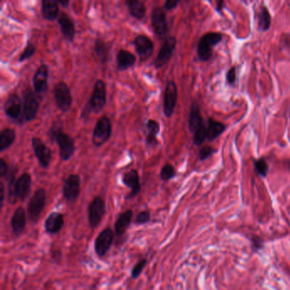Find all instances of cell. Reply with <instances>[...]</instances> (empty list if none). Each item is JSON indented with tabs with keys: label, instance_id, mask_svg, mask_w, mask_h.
<instances>
[{
	"label": "cell",
	"instance_id": "cell-1",
	"mask_svg": "<svg viewBox=\"0 0 290 290\" xmlns=\"http://www.w3.org/2000/svg\"><path fill=\"white\" fill-rule=\"evenodd\" d=\"M188 128L194 136L193 143L196 146H201L207 140V124H205L197 102H193L191 106Z\"/></svg>",
	"mask_w": 290,
	"mask_h": 290
},
{
	"label": "cell",
	"instance_id": "cell-2",
	"mask_svg": "<svg viewBox=\"0 0 290 290\" xmlns=\"http://www.w3.org/2000/svg\"><path fill=\"white\" fill-rule=\"evenodd\" d=\"M50 137L56 140L59 146V155L62 161H68L75 152V142L69 135L64 133L61 128L51 129Z\"/></svg>",
	"mask_w": 290,
	"mask_h": 290
},
{
	"label": "cell",
	"instance_id": "cell-3",
	"mask_svg": "<svg viewBox=\"0 0 290 290\" xmlns=\"http://www.w3.org/2000/svg\"><path fill=\"white\" fill-rule=\"evenodd\" d=\"M106 103V87L103 80L98 79L94 85L93 92L88 103V108L85 107L82 114L87 113V115L91 111L98 114L102 111ZM87 117V116H86Z\"/></svg>",
	"mask_w": 290,
	"mask_h": 290
},
{
	"label": "cell",
	"instance_id": "cell-4",
	"mask_svg": "<svg viewBox=\"0 0 290 290\" xmlns=\"http://www.w3.org/2000/svg\"><path fill=\"white\" fill-rule=\"evenodd\" d=\"M221 40V33H208L202 36L197 46V56L200 61H210L213 56V48Z\"/></svg>",
	"mask_w": 290,
	"mask_h": 290
},
{
	"label": "cell",
	"instance_id": "cell-5",
	"mask_svg": "<svg viewBox=\"0 0 290 290\" xmlns=\"http://www.w3.org/2000/svg\"><path fill=\"white\" fill-rule=\"evenodd\" d=\"M46 203V192L43 188L37 190L33 197H31L28 205V213L29 219L33 223H37L44 210Z\"/></svg>",
	"mask_w": 290,
	"mask_h": 290
},
{
	"label": "cell",
	"instance_id": "cell-6",
	"mask_svg": "<svg viewBox=\"0 0 290 290\" xmlns=\"http://www.w3.org/2000/svg\"><path fill=\"white\" fill-rule=\"evenodd\" d=\"M53 93L57 107L64 113L69 111L73 104V97L69 85L61 81L54 87Z\"/></svg>",
	"mask_w": 290,
	"mask_h": 290
},
{
	"label": "cell",
	"instance_id": "cell-7",
	"mask_svg": "<svg viewBox=\"0 0 290 290\" xmlns=\"http://www.w3.org/2000/svg\"><path fill=\"white\" fill-rule=\"evenodd\" d=\"M111 123L108 117H102L96 123L92 137V142L96 146L105 144L111 137Z\"/></svg>",
	"mask_w": 290,
	"mask_h": 290
},
{
	"label": "cell",
	"instance_id": "cell-8",
	"mask_svg": "<svg viewBox=\"0 0 290 290\" xmlns=\"http://www.w3.org/2000/svg\"><path fill=\"white\" fill-rule=\"evenodd\" d=\"M106 212V204L101 197H94L88 207V219L90 227L95 229L101 224Z\"/></svg>",
	"mask_w": 290,
	"mask_h": 290
},
{
	"label": "cell",
	"instance_id": "cell-9",
	"mask_svg": "<svg viewBox=\"0 0 290 290\" xmlns=\"http://www.w3.org/2000/svg\"><path fill=\"white\" fill-rule=\"evenodd\" d=\"M176 43V38L174 37H168L164 39V43H163V46H162L161 49H160V51L157 56L155 62H154V65H155V68L157 69H161L169 62V60L172 57V55L174 53V50H175Z\"/></svg>",
	"mask_w": 290,
	"mask_h": 290
},
{
	"label": "cell",
	"instance_id": "cell-10",
	"mask_svg": "<svg viewBox=\"0 0 290 290\" xmlns=\"http://www.w3.org/2000/svg\"><path fill=\"white\" fill-rule=\"evenodd\" d=\"M177 97H178V91H177L176 84L174 81H169L164 91V104H163L164 114L166 118H170L174 114V109L176 106Z\"/></svg>",
	"mask_w": 290,
	"mask_h": 290
},
{
	"label": "cell",
	"instance_id": "cell-11",
	"mask_svg": "<svg viewBox=\"0 0 290 290\" xmlns=\"http://www.w3.org/2000/svg\"><path fill=\"white\" fill-rule=\"evenodd\" d=\"M151 26L157 35L160 38L165 37L169 33V27L164 9L160 7L154 8L151 11Z\"/></svg>",
	"mask_w": 290,
	"mask_h": 290
},
{
	"label": "cell",
	"instance_id": "cell-12",
	"mask_svg": "<svg viewBox=\"0 0 290 290\" xmlns=\"http://www.w3.org/2000/svg\"><path fill=\"white\" fill-rule=\"evenodd\" d=\"M114 240V232L107 227L100 232L95 241V251L99 257H103L108 252Z\"/></svg>",
	"mask_w": 290,
	"mask_h": 290
},
{
	"label": "cell",
	"instance_id": "cell-13",
	"mask_svg": "<svg viewBox=\"0 0 290 290\" xmlns=\"http://www.w3.org/2000/svg\"><path fill=\"white\" fill-rule=\"evenodd\" d=\"M39 108V102L33 91L27 90L23 96V114L26 121L31 122L35 119Z\"/></svg>",
	"mask_w": 290,
	"mask_h": 290
},
{
	"label": "cell",
	"instance_id": "cell-14",
	"mask_svg": "<svg viewBox=\"0 0 290 290\" xmlns=\"http://www.w3.org/2000/svg\"><path fill=\"white\" fill-rule=\"evenodd\" d=\"M32 146L39 165L43 169L49 168L51 160V149L49 148L48 146L43 143V141L38 137L32 138Z\"/></svg>",
	"mask_w": 290,
	"mask_h": 290
},
{
	"label": "cell",
	"instance_id": "cell-15",
	"mask_svg": "<svg viewBox=\"0 0 290 290\" xmlns=\"http://www.w3.org/2000/svg\"><path fill=\"white\" fill-rule=\"evenodd\" d=\"M81 179L78 174H71L66 178L63 186L64 197L69 202H75L80 194Z\"/></svg>",
	"mask_w": 290,
	"mask_h": 290
},
{
	"label": "cell",
	"instance_id": "cell-16",
	"mask_svg": "<svg viewBox=\"0 0 290 290\" xmlns=\"http://www.w3.org/2000/svg\"><path fill=\"white\" fill-rule=\"evenodd\" d=\"M134 46L141 61L148 60L153 53L154 44L152 41L143 34L137 36L134 39Z\"/></svg>",
	"mask_w": 290,
	"mask_h": 290
},
{
	"label": "cell",
	"instance_id": "cell-17",
	"mask_svg": "<svg viewBox=\"0 0 290 290\" xmlns=\"http://www.w3.org/2000/svg\"><path fill=\"white\" fill-rule=\"evenodd\" d=\"M49 69L46 64H41L33 76V83L34 91L38 95L48 91Z\"/></svg>",
	"mask_w": 290,
	"mask_h": 290
},
{
	"label": "cell",
	"instance_id": "cell-18",
	"mask_svg": "<svg viewBox=\"0 0 290 290\" xmlns=\"http://www.w3.org/2000/svg\"><path fill=\"white\" fill-rule=\"evenodd\" d=\"M122 182L124 183V186L129 187L131 190L129 195L127 196V199H131L137 197L139 194L141 190H142V186H141V182H140L139 173L137 169H131L129 172H127L124 174Z\"/></svg>",
	"mask_w": 290,
	"mask_h": 290
},
{
	"label": "cell",
	"instance_id": "cell-19",
	"mask_svg": "<svg viewBox=\"0 0 290 290\" xmlns=\"http://www.w3.org/2000/svg\"><path fill=\"white\" fill-rule=\"evenodd\" d=\"M32 187V177L29 173H23L16 180L15 183V193L18 199L25 201L30 194Z\"/></svg>",
	"mask_w": 290,
	"mask_h": 290
},
{
	"label": "cell",
	"instance_id": "cell-20",
	"mask_svg": "<svg viewBox=\"0 0 290 290\" xmlns=\"http://www.w3.org/2000/svg\"><path fill=\"white\" fill-rule=\"evenodd\" d=\"M21 108L23 105L17 94H11L5 102L4 107L6 116L12 120H17L20 118Z\"/></svg>",
	"mask_w": 290,
	"mask_h": 290
},
{
	"label": "cell",
	"instance_id": "cell-21",
	"mask_svg": "<svg viewBox=\"0 0 290 290\" xmlns=\"http://www.w3.org/2000/svg\"><path fill=\"white\" fill-rule=\"evenodd\" d=\"M10 225L12 228L13 233L15 236H20L23 234L25 231L26 226H27V211L24 208L18 207L15 210V212L13 213Z\"/></svg>",
	"mask_w": 290,
	"mask_h": 290
},
{
	"label": "cell",
	"instance_id": "cell-22",
	"mask_svg": "<svg viewBox=\"0 0 290 290\" xmlns=\"http://www.w3.org/2000/svg\"><path fill=\"white\" fill-rule=\"evenodd\" d=\"M65 219L61 213L53 212L49 215L44 222V228L49 234H56L64 227Z\"/></svg>",
	"mask_w": 290,
	"mask_h": 290
},
{
	"label": "cell",
	"instance_id": "cell-23",
	"mask_svg": "<svg viewBox=\"0 0 290 290\" xmlns=\"http://www.w3.org/2000/svg\"><path fill=\"white\" fill-rule=\"evenodd\" d=\"M58 23L64 38L71 43L73 42L76 32L73 20L66 15V13L62 12L59 17Z\"/></svg>",
	"mask_w": 290,
	"mask_h": 290
},
{
	"label": "cell",
	"instance_id": "cell-24",
	"mask_svg": "<svg viewBox=\"0 0 290 290\" xmlns=\"http://www.w3.org/2000/svg\"><path fill=\"white\" fill-rule=\"evenodd\" d=\"M137 56L129 51L120 50L117 54V66L119 71H124L135 66Z\"/></svg>",
	"mask_w": 290,
	"mask_h": 290
},
{
	"label": "cell",
	"instance_id": "cell-25",
	"mask_svg": "<svg viewBox=\"0 0 290 290\" xmlns=\"http://www.w3.org/2000/svg\"><path fill=\"white\" fill-rule=\"evenodd\" d=\"M133 215H134V213L131 210H126L119 215L114 225V229H115L117 236H122L125 233L127 229L131 224Z\"/></svg>",
	"mask_w": 290,
	"mask_h": 290
},
{
	"label": "cell",
	"instance_id": "cell-26",
	"mask_svg": "<svg viewBox=\"0 0 290 290\" xmlns=\"http://www.w3.org/2000/svg\"><path fill=\"white\" fill-rule=\"evenodd\" d=\"M41 14L46 20H55L59 14V3L52 0H43L41 2Z\"/></svg>",
	"mask_w": 290,
	"mask_h": 290
},
{
	"label": "cell",
	"instance_id": "cell-27",
	"mask_svg": "<svg viewBox=\"0 0 290 290\" xmlns=\"http://www.w3.org/2000/svg\"><path fill=\"white\" fill-rule=\"evenodd\" d=\"M226 125L220 122L216 121L215 119H208L207 124V140L209 142H213L217 139L220 135L226 130Z\"/></svg>",
	"mask_w": 290,
	"mask_h": 290
},
{
	"label": "cell",
	"instance_id": "cell-28",
	"mask_svg": "<svg viewBox=\"0 0 290 290\" xmlns=\"http://www.w3.org/2000/svg\"><path fill=\"white\" fill-rule=\"evenodd\" d=\"M125 4H126L128 10L131 16L137 18L138 20H142L145 17L146 8L144 3L142 1L132 0V1H126Z\"/></svg>",
	"mask_w": 290,
	"mask_h": 290
},
{
	"label": "cell",
	"instance_id": "cell-29",
	"mask_svg": "<svg viewBox=\"0 0 290 290\" xmlns=\"http://www.w3.org/2000/svg\"><path fill=\"white\" fill-rule=\"evenodd\" d=\"M258 28L260 32H266L269 30L272 23V16L267 8L265 5H261L257 13Z\"/></svg>",
	"mask_w": 290,
	"mask_h": 290
},
{
	"label": "cell",
	"instance_id": "cell-30",
	"mask_svg": "<svg viewBox=\"0 0 290 290\" xmlns=\"http://www.w3.org/2000/svg\"><path fill=\"white\" fill-rule=\"evenodd\" d=\"M146 129L148 131V134L146 136V143L148 146H156L159 142L157 136L160 131V124L156 120L149 119L146 123Z\"/></svg>",
	"mask_w": 290,
	"mask_h": 290
},
{
	"label": "cell",
	"instance_id": "cell-31",
	"mask_svg": "<svg viewBox=\"0 0 290 290\" xmlns=\"http://www.w3.org/2000/svg\"><path fill=\"white\" fill-rule=\"evenodd\" d=\"M16 134L13 129L6 128L0 133V151H4L12 146L15 142Z\"/></svg>",
	"mask_w": 290,
	"mask_h": 290
},
{
	"label": "cell",
	"instance_id": "cell-32",
	"mask_svg": "<svg viewBox=\"0 0 290 290\" xmlns=\"http://www.w3.org/2000/svg\"><path fill=\"white\" fill-rule=\"evenodd\" d=\"M109 51H110V48L104 42L103 39H101V38L96 39L95 52H96V56L101 61V63H106V61H108Z\"/></svg>",
	"mask_w": 290,
	"mask_h": 290
},
{
	"label": "cell",
	"instance_id": "cell-33",
	"mask_svg": "<svg viewBox=\"0 0 290 290\" xmlns=\"http://www.w3.org/2000/svg\"><path fill=\"white\" fill-rule=\"evenodd\" d=\"M255 169L260 176L265 177L269 171V165L264 158H260L255 160Z\"/></svg>",
	"mask_w": 290,
	"mask_h": 290
},
{
	"label": "cell",
	"instance_id": "cell-34",
	"mask_svg": "<svg viewBox=\"0 0 290 290\" xmlns=\"http://www.w3.org/2000/svg\"><path fill=\"white\" fill-rule=\"evenodd\" d=\"M176 174L174 166L170 164H166L162 168L160 171V178L164 182H168L169 180L173 179Z\"/></svg>",
	"mask_w": 290,
	"mask_h": 290
},
{
	"label": "cell",
	"instance_id": "cell-35",
	"mask_svg": "<svg viewBox=\"0 0 290 290\" xmlns=\"http://www.w3.org/2000/svg\"><path fill=\"white\" fill-rule=\"evenodd\" d=\"M15 183H16V180L15 178V174H12L10 176L9 187H8V200L11 205L15 204L16 200L18 199L16 193H15Z\"/></svg>",
	"mask_w": 290,
	"mask_h": 290
},
{
	"label": "cell",
	"instance_id": "cell-36",
	"mask_svg": "<svg viewBox=\"0 0 290 290\" xmlns=\"http://www.w3.org/2000/svg\"><path fill=\"white\" fill-rule=\"evenodd\" d=\"M35 52L36 46L33 43H31L30 41H28L25 49H24V51L20 54L19 61L23 62V61H27L28 59H30L31 57H33Z\"/></svg>",
	"mask_w": 290,
	"mask_h": 290
},
{
	"label": "cell",
	"instance_id": "cell-37",
	"mask_svg": "<svg viewBox=\"0 0 290 290\" xmlns=\"http://www.w3.org/2000/svg\"><path fill=\"white\" fill-rule=\"evenodd\" d=\"M146 264H147L146 259H142L139 262L137 263L133 269H132L131 278H134V279L139 278L140 275L142 274V272L144 270V268L146 267Z\"/></svg>",
	"mask_w": 290,
	"mask_h": 290
},
{
	"label": "cell",
	"instance_id": "cell-38",
	"mask_svg": "<svg viewBox=\"0 0 290 290\" xmlns=\"http://www.w3.org/2000/svg\"><path fill=\"white\" fill-rule=\"evenodd\" d=\"M216 151H217V150L212 147V146H203L199 151L200 160L205 161L206 159H209L210 157L212 156L213 154H215Z\"/></svg>",
	"mask_w": 290,
	"mask_h": 290
},
{
	"label": "cell",
	"instance_id": "cell-39",
	"mask_svg": "<svg viewBox=\"0 0 290 290\" xmlns=\"http://www.w3.org/2000/svg\"><path fill=\"white\" fill-rule=\"evenodd\" d=\"M150 219H151V215L148 211H141L137 214L136 223L137 225L146 224L147 222L150 221Z\"/></svg>",
	"mask_w": 290,
	"mask_h": 290
},
{
	"label": "cell",
	"instance_id": "cell-40",
	"mask_svg": "<svg viewBox=\"0 0 290 290\" xmlns=\"http://www.w3.org/2000/svg\"><path fill=\"white\" fill-rule=\"evenodd\" d=\"M237 69L235 66H232L230 69L229 71L227 72V76H226V79H227V84L233 86L236 82V78H237Z\"/></svg>",
	"mask_w": 290,
	"mask_h": 290
},
{
	"label": "cell",
	"instance_id": "cell-41",
	"mask_svg": "<svg viewBox=\"0 0 290 290\" xmlns=\"http://www.w3.org/2000/svg\"><path fill=\"white\" fill-rule=\"evenodd\" d=\"M8 172H9V167L5 159H0V177L5 178L7 176Z\"/></svg>",
	"mask_w": 290,
	"mask_h": 290
},
{
	"label": "cell",
	"instance_id": "cell-42",
	"mask_svg": "<svg viewBox=\"0 0 290 290\" xmlns=\"http://www.w3.org/2000/svg\"><path fill=\"white\" fill-rule=\"evenodd\" d=\"M179 4V0H167L164 3V8L167 10H174Z\"/></svg>",
	"mask_w": 290,
	"mask_h": 290
},
{
	"label": "cell",
	"instance_id": "cell-43",
	"mask_svg": "<svg viewBox=\"0 0 290 290\" xmlns=\"http://www.w3.org/2000/svg\"><path fill=\"white\" fill-rule=\"evenodd\" d=\"M5 187L3 182H0V207L3 208L5 202Z\"/></svg>",
	"mask_w": 290,
	"mask_h": 290
},
{
	"label": "cell",
	"instance_id": "cell-44",
	"mask_svg": "<svg viewBox=\"0 0 290 290\" xmlns=\"http://www.w3.org/2000/svg\"><path fill=\"white\" fill-rule=\"evenodd\" d=\"M59 5H61L63 7L68 8L69 5V0H61V1H58Z\"/></svg>",
	"mask_w": 290,
	"mask_h": 290
},
{
	"label": "cell",
	"instance_id": "cell-45",
	"mask_svg": "<svg viewBox=\"0 0 290 290\" xmlns=\"http://www.w3.org/2000/svg\"><path fill=\"white\" fill-rule=\"evenodd\" d=\"M217 6H216V10L220 11L223 9V5H224V1H219L217 2Z\"/></svg>",
	"mask_w": 290,
	"mask_h": 290
}]
</instances>
